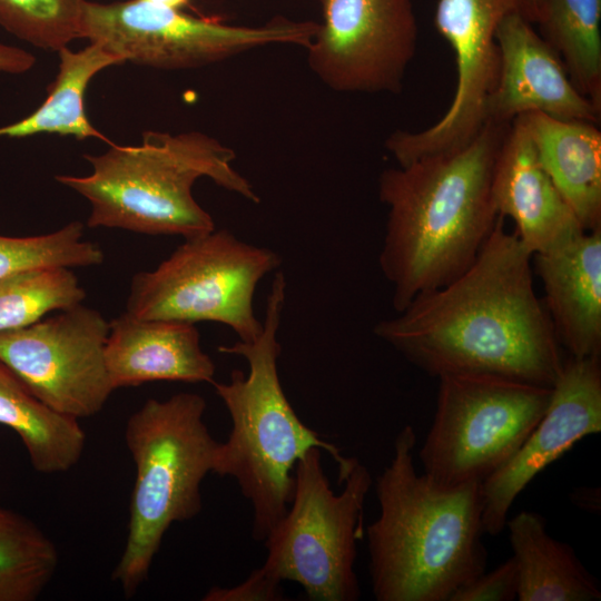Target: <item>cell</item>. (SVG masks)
I'll return each mask as SVG.
<instances>
[{"instance_id": "30bf717a", "label": "cell", "mask_w": 601, "mask_h": 601, "mask_svg": "<svg viewBox=\"0 0 601 601\" xmlns=\"http://www.w3.org/2000/svg\"><path fill=\"white\" fill-rule=\"evenodd\" d=\"M318 22L275 17L234 26L142 0L87 1L81 38L125 62L165 70L193 69L273 45L307 48Z\"/></svg>"}, {"instance_id": "f1b7e54d", "label": "cell", "mask_w": 601, "mask_h": 601, "mask_svg": "<svg viewBox=\"0 0 601 601\" xmlns=\"http://www.w3.org/2000/svg\"><path fill=\"white\" fill-rule=\"evenodd\" d=\"M280 583L267 575L262 568L254 570L247 579L231 588H211L204 601H278L285 595Z\"/></svg>"}, {"instance_id": "8fae6325", "label": "cell", "mask_w": 601, "mask_h": 601, "mask_svg": "<svg viewBox=\"0 0 601 601\" xmlns=\"http://www.w3.org/2000/svg\"><path fill=\"white\" fill-rule=\"evenodd\" d=\"M109 322L78 304L31 325L0 332V359L52 411L98 414L115 391L106 365Z\"/></svg>"}, {"instance_id": "52a82bcc", "label": "cell", "mask_w": 601, "mask_h": 601, "mask_svg": "<svg viewBox=\"0 0 601 601\" xmlns=\"http://www.w3.org/2000/svg\"><path fill=\"white\" fill-rule=\"evenodd\" d=\"M294 491L284 518L268 533L262 570L278 582L294 581L315 601H355L357 541L372 477L353 457L341 493L324 473L321 449L313 447L296 463Z\"/></svg>"}, {"instance_id": "ba28073f", "label": "cell", "mask_w": 601, "mask_h": 601, "mask_svg": "<svg viewBox=\"0 0 601 601\" xmlns=\"http://www.w3.org/2000/svg\"><path fill=\"white\" fill-rule=\"evenodd\" d=\"M279 264L276 252L228 229L185 238L157 268L135 274L126 312L141 319L216 322L252 342L263 329L253 306L257 285Z\"/></svg>"}, {"instance_id": "2e32d148", "label": "cell", "mask_w": 601, "mask_h": 601, "mask_svg": "<svg viewBox=\"0 0 601 601\" xmlns=\"http://www.w3.org/2000/svg\"><path fill=\"white\" fill-rule=\"evenodd\" d=\"M492 198L532 254L546 252L584 231L572 208L541 165L521 116L510 126L497 155Z\"/></svg>"}, {"instance_id": "e0dca14e", "label": "cell", "mask_w": 601, "mask_h": 601, "mask_svg": "<svg viewBox=\"0 0 601 601\" xmlns=\"http://www.w3.org/2000/svg\"><path fill=\"white\" fill-rule=\"evenodd\" d=\"M532 262L560 345L569 351L570 357H600L601 228L584 230L534 254Z\"/></svg>"}, {"instance_id": "4fadbf2b", "label": "cell", "mask_w": 601, "mask_h": 601, "mask_svg": "<svg viewBox=\"0 0 601 601\" xmlns=\"http://www.w3.org/2000/svg\"><path fill=\"white\" fill-rule=\"evenodd\" d=\"M311 70L341 92L401 91L418 39L412 0H319Z\"/></svg>"}, {"instance_id": "6da1fadb", "label": "cell", "mask_w": 601, "mask_h": 601, "mask_svg": "<svg viewBox=\"0 0 601 601\" xmlns=\"http://www.w3.org/2000/svg\"><path fill=\"white\" fill-rule=\"evenodd\" d=\"M499 216L473 263L374 334L432 376L490 374L552 387L564 358L533 284V255Z\"/></svg>"}, {"instance_id": "4dcf8cb0", "label": "cell", "mask_w": 601, "mask_h": 601, "mask_svg": "<svg viewBox=\"0 0 601 601\" xmlns=\"http://www.w3.org/2000/svg\"><path fill=\"white\" fill-rule=\"evenodd\" d=\"M594 494H595V491L592 492V490H590V489L579 491L578 495H577L578 504L580 506H582V508H587V509L593 508V509H595L597 508V496H593L591 499V496L594 495Z\"/></svg>"}, {"instance_id": "5b68a950", "label": "cell", "mask_w": 601, "mask_h": 601, "mask_svg": "<svg viewBox=\"0 0 601 601\" xmlns=\"http://www.w3.org/2000/svg\"><path fill=\"white\" fill-rule=\"evenodd\" d=\"M109 145L104 154L83 155L91 174L55 177L89 201L90 228L184 238L213 231V217L193 195L201 177L259 203L253 185L233 166L235 151L204 132L146 130L140 145Z\"/></svg>"}, {"instance_id": "ffe728a7", "label": "cell", "mask_w": 601, "mask_h": 601, "mask_svg": "<svg viewBox=\"0 0 601 601\" xmlns=\"http://www.w3.org/2000/svg\"><path fill=\"white\" fill-rule=\"evenodd\" d=\"M519 601H599L600 584L573 549L546 531L544 516L522 511L510 520Z\"/></svg>"}, {"instance_id": "d6a6232c", "label": "cell", "mask_w": 601, "mask_h": 601, "mask_svg": "<svg viewBox=\"0 0 601 601\" xmlns=\"http://www.w3.org/2000/svg\"><path fill=\"white\" fill-rule=\"evenodd\" d=\"M152 4L173 8V9H179L181 10L185 7L189 6L190 0H142Z\"/></svg>"}, {"instance_id": "8992f818", "label": "cell", "mask_w": 601, "mask_h": 601, "mask_svg": "<svg viewBox=\"0 0 601 601\" xmlns=\"http://www.w3.org/2000/svg\"><path fill=\"white\" fill-rule=\"evenodd\" d=\"M205 411L203 396L181 392L148 398L127 420L125 441L136 477L126 544L111 575L127 598L147 579L170 525L201 511L200 485L214 473L219 447Z\"/></svg>"}, {"instance_id": "d4e9b609", "label": "cell", "mask_w": 601, "mask_h": 601, "mask_svg": "<svg viewBox=\"0 0 601 601\" xmlns=\"http://www.w3.org/2000/svg\"><path fill=\"white\" fill-rule=\"evenodd\" d=\"M85 297L78 277L68 267H36L1 277L0 332L31 325L50 312L81 304Z\"/></svg>"}, {"instance_id": "3957f363", "label": "cell", "mask_w": 601, "mask_h": 601, "mask_svg": "<svg viewBox=\"0 0 601 601\" xmlns=\"http://www.w3.org/2000/svg\"><path fill=\"white\" fill-rule=\"evenodd\" d=\"M406 425L376 480L380 515L366 529L372 592L377 601H449L485 570L481 483H434L414 466Z\"/></svg>"}, {"instance_id": "83f0119b", "label": "cell", "mask_w": 601, "mask_h": 601, "mask_svg": "<svg viewBox=\"0 0 601 601\" xmlns=\"http://www.w3.org/2000/svg\"><path fill=\"white\" fill-rule=\"evenodd\" d=\"M519 578L511 556L489 573L482 572L457 588L449 601H512L518 599Z\"/></svg>"}, {"instance_id": "ac0fdd59", "label": "cell", "mask_w": 601, "mask_h": 601, "mask_svg": "<svg viewBox=\"0 0 601 601\" xmlns=\"http://www.w3.org/2000/svg\"><path fill=\"white\" fill-rule=\"evenodd\" d=\"M105 358L115 390L157 381L215 382V364L201 349L195 324L125 312L109 322Z\"/></svg>"}, {"instance_id": "484cf974", "label": "cell", "mask_w": 601, "mask_h": 601, "mask_svg": "<svg viewBox=\"0 0 601 601\" xmlns=\"http://www.w3.org/2000/svg\"><path fill=\"white\" fill-rule=\"evenodd\" d=\"M105 254L100 246L83 239V225L70 221L60 229L39 236L0 235V278L36 267H89L100 265Z\"/></svg>"}, {"instance_id": "f546056e", "label": "cell", "mask_w": 601, "mask_h": 601, "mask_svg": "<svg viewBox=\"0 0 601 601\" xmlns=\"http://www.w3.org/2000/svg\"><path fill=\"white\" fill-rule=\"evenodd\" d=\"M36 63V57L21 48L0 43V72L23 73Z\"/></svg>"}, {"instance_id": "603a6c76", "label": "cell", "mask_w": 601, "mask_h": 601, "mask_svg": "<svg viewBox=\"0 0 601 601\" xmlns=\"http://www.w3.org/2000/svg\"><path fill=\"white\" fill-rule=\"evenodd\" d=\"M536 24L574 86L601 108V0H544Z\"/></svg>"}, {"instance_id": "277c9868", "label": "cell", "mask_w": 601, "mask_h": 601, "mask_svg": "<svg viewBox=\"0 0 601 601\" xmlns=\"http://www.w3.org/2000/svg\"><path fill=\"white\" fill-rule=\"evenodd\" d=\"M286 277L277 272L267 296L260 335L237 341L218 351L246 359L248 373L234 370L226 383H216V394L231 418V431L219 443L214 473L236 480L253 508V536L264 541L286 514L294 491L296 463L313 447L326 451L338 465L339 476L353 457H345L305 425L283 390L277 361V334L286 300Z\"/></svg>"}, {"instance_id": "1f68e13d", "label": "cell", "mask_w": 601, "mask_h": 601, "mask_svg": "<svg viewBox=\"0 0 601 601\" xmlns=\"http://www.w3.org/2000/svg\"><path fill=\"white\" fill-rule=\"evenodd\" d=\"M526 1V14L532 22H536L544 0H525Z\"/></svg>"}, {"instance_id": "d6986e66", "label": "cell", "mask_w": 601, "mask_h": 601, "mask_svg": "<svg viewBox=\"0 0 601 601\" xmlns=\"http://www.w3.org/2000/svg\"><path fill=\"white\" fill-rule=\"evenodd\" d=\"M538 158L584 230L601 228V131L595 124L521 115Z\"/></svg>"}, {"instance_id": "4316f807", "label": "cell", "mask_w": 601, "mask_h": 601, "mask_svg": "<svg viewBox=\"0 0 601 601\" xmlns=\"http://www.w3.org/2000/svg\"><path fill=\"white\" fill-rule=\"evenodd\" d=\"M86 0H0V26L33 47L59 51L81 38Z\"/></svg>"}, {"instance_id": "cb8c5ba5", "label": "cell", "mask_w": 601, "mask_h": 601, "mask_svg": "<svg viewBox=\"0 0 601 601\" xmlns=\"http://www.w3.org/2000/svg\"><path fill=\"white\" fill-rule=\"evenodd\" d=\"M59 564L55 542L31 520L0 505V601H33Z\"/></svg>"}, {"instance_id": "44dd1931", "label": "cell", "mask_w": 601, "mask_h": 601, "mask_svg": "<svg viewBox=\"0 0 601 601\" xmlns=\"http://www.w3.org/2000/svg\"><path fill=\"white\" fill-rule=\"evenodd\" d=\"M59 65L55 80L48 86L46 99L27 117L0 127V138H24L39 134L72 136L83 140L107 139L90 122L85 107L87 88L101 70L124 63L96 42L81 50L65 47L58 51Z\"/></svg>"}, {"instance_id": "7a4b0ae2", "label": "cell", "mask_w": 601, "mask_h": 601, "mask_svg": "<svg viewBox=\"0 0 601 601\" xmlns=\"http://www.w3.org/2000/svg\"><path fill=\"white\" fill-rule=\"evenodd\" d=\"M511 124L487 120L463 148L385 169L380 200L387 207L380 267L401 312L475 259L499 215L492 198L495 161Z\"/></svg>"}, {"instance_id": "5bb4252c", "label": "cell", "mask_w": 601, "mask_h": 601, "mask_svg": "<svg viewBox=\"0 0 601 601\" xmlns=\"http://www.w3.org/2000/svg\"><path fill=\"white\" fill-rule=\"evenodd\" d=\"M601 431L600 357L564 359L546 411L515 454L481 483L484 533L500 534L524 487L578 441Z\"/></svg>"}, {"instance_id": "9c48e42d", "label": "cell", "mask_w": 601, "mask_h": 601, "mask_svg": "<svg viewBox=\"0 0 601 601\" xmlns=\"http://www.w3.org/2000/svg\"><path fill=\"white\" fill-rule=\"evenodd\" d=\"M439 381L420 460L424 474L443 487L482 483L504 465L538 424L552 394V387L490 374H444Z\"/></svg>"}, {"instance_id": "9a60e30c", "label": "cell", "mask_w": 601, "mask_h": 601, "mask_svg": "<svg viewBox=\"0 0 601 601\" xmlns=\"http://www.w3.org/2000/svg\"><path fill=\"white\" fill-rule=\"evenodd\" d=\"M522 12L508 14L496 31L500 72L489 98L486 121L511 124L528 112L599 124L601 108L571 81L553 48Z\"/></svg>"}, {"instance_id": "7402d4cb", "label": "cell", "mask_w": 601, "mask_h": 601, "mask_svg": "<svg viewBox=\"0 0 601 601\" xmlns=\"http://www.w3.org/2000/svg\"><path fill=\"white\" fill-rule=\"evenodd\" d=\"M0 424L16 432L32 467L42 474L68 472L86 447L79 421L43 404L1 359Z\"/></svg>"}, {"instance_id": "7c38bea8", "label": "cell", "mask_w": 601, "mask_h": 601, "mask_svg": "<svg viewBox=\"0 0 601 601\" xmlns=\"http://www.w3.org/2000/svg\"><path fill=\"white\" fill-rule=\"evenodd\" d=\"M525 17V0H437L434 24L456 62L454 98L431 127L396 130L385 141L398 166L466 146L486 122V106L500 72L496 31L510 13ZM526 18V17H525Z\"/></svg>"}]
</instances>
